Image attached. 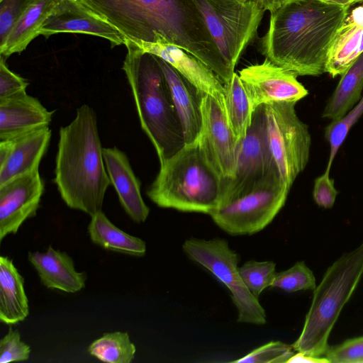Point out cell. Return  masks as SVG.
<instances>
[{
	"mask_svg": "<svg viewBox=\"0 0 363 363\" xmlns=\"http://www.w3.org/2000/svg\"><path fill=\"white\" fill-rule=\"evenodd\" d=\"M359 54L363 52V33L362 35L361 43L359 45Z\"/></svg>",
	"mask_w": 363,
	"mask_h": 363,
	"instance_id": "cell-41",
	"label": "cell"
},
{
	"mask_svg": "<svg viewBox=\"0 0 363 363\" xmlns=\"http://www.w3.org/2000/svg\"><path fill=\"white\" fill-rule=\"evenodd\" d=\"M272 287L286 292L314 290L315 278L313 272L303 261L296 262L289 269L276 274Z\"/></svg>",
	"mask_w": 363,
	"mask_h": 363,
	"instance_id": "cell-31",
	"label": "cell"
},
{
	"mask_svg": "<svg viewBox=\"0 0 363 363\" xmlns=\"http://www.w3.org/2000/svg\"><path fill=\"white\" fill-rule=\"evenodd\" d=\"M88 233L91 240L103 248L136 257L146 252L145 241L119 229L102 211L91 216Z\"/></svg>",
	"mask_w": 363,
	"mask_h": 363,
	"instance_id": "cell-26",
	"label": "cell"
},
{
	"mask_svg": "<svg viewBox=\"0 0 363 363\" xmlns=\"http://www.w3.org/2000/svg\"><path fill=\"white\" fill-rule=\"evenodd\" d=\"M168 83L172 98L180 120L185 144L196 141L202 125L201 99L203 94L182 77L174 68L157 57Z\"/></svg>",
	"mask_w": 363,
	"mask_h": 363,
	"instance_id": "cell-20",
	"label": "cell"
},
{
	"mask_svg": "<svg viewBox=\"0 0 363 363\" xmlns=\"http://www.w3.org/2000/svg\"><path fill=\"white\" fill-rule=\"evenodd\" d=\"M324 357L330 363H363V336L329 347Z\"/></svg>",
	"mask_w": 363,
	"mask_h": 363,
	"instance_id": "cell-34",
	"label": "cell"
},
{
	"mask_svg": "<svg viewBox=\"0 0 363 363\" xmlns=\"http://www.w3.org/2000/svg\"><path fill=\"white\" fill-rule=\"evenodd\" d=\"M27 0H0V45L8 37Z\"/></svg>",
	"mask_w": 363,
	"mask_h": 363,
	"instance_id": "cell-36",
	"label": "cell"
},
{
	"mask_svg": "<svg viewBox=\"0 0 363 363\" xmlns=\"http://www.w3.org/2000/svg\"><path fill=\"white\" fill-rule=\"evenodd\" d=\"M55 111L24 94L0 100V141L48 127Z\"/></svg>",
	"mask_w": 363,
	"mask_h": 363,
	"instance_id": "cell-19",
	"label": "cell"
},
{
	"mask_svg": "<svg viewBox=\"0 0 363 363\" xmlns=\"http://www.w3.org/2000/svg\"><path fill=\"white\" fill-rule=\"evenodd\" d=\"M239 274L248 291L257 298L267 288L272 286L276 276L273 261L250 260L239 267Z\"/></svg>",
	"mask_w": 363,
	"mask_h": 363,
	"instance_id": "cell-30",
	"label": "cell"
},
{
	"mask_svg": "<svg viewBox=\"0 0 363 363\" xmlns=\"http://www.w3.org/2000/svg\"><path fill=\"white\" fill-rule=\"evenodd\" d=\"M295 102L264 105L267 137L274 163L283 182L291 188L306 168L311 137L308 125L297 116Z\"/></svg>",
	"mask_w": 363,
	"mask_h": 363,
	"instance_id": "cell-9",
	"label": "cell"
},
{
	"mask_svg": "<svg viewBox=\"0 0 363 363\" xmlns=\"http://www.w3.org/2000/svg\"><path fill=\"white\" fill-rule=\"evenodd\" d=\"M349 8L323 0L291 1L270 13L260 52L297 77L321 75Z\"/></svg>",
	"mask_w": 363,
	"mask_h": 363,
	"instance_id": "cell-2",
	"label": "cell"
},
{
	"mask_svg": "<svg viewBox=\"0 0 363 363\" xmlns=\"http://www.w3.org/2000/svg\"><path fill=\"white\" fill-rule=\"evenodd\" d=\"M132 41L157 35L184 49L212 70L223 60L193 0H77Z\"/></svg>",
	"mask_w": 363,
	"mask_h": 363,
	"instance_id": "cell-1",
	"label": "cell"
},
{
	"mask_svg": "<svg viewBox=\"0 0 363 363\" xmlns=\"http://www.w3.org/2000/svg\"><path fill=\"white\" fill-rule=\"evenodd\" d=\"M126 40L133 43L143 52L165 61L200 92L213 96L224 105V84L213 70L198 58L161 35H157L153 42Z\"/></svg>",
	"mask_w": 363,
	"mask_h": 363,
	"instance_id": "cell-16",
	"label": "cell"
},
{
	"mask_svg": "<svg viewBox=\"0 0 363 363\" xmlns=\"http://www.w3.org/2000/svg\"><path fill=\"white\" fill-rule=\"evenodd\" d=\"M363 89V52L341 75L335 91L328 99L322 114L331 121L342 117L361 99Z\"/></svg>",
	"mask_w": 363,
	"mask_h": 363,
	"instance_id": "cell-25",
	"label": "cell"
},
{
	"mask_svg": "<svg viewBox=\"0 0 363 363\" xmlns=\"http://www.w3.org/2000/svg\"><path fill=\"white\" fill-rule=\"evenodd\" d=\"M28 259L40 282L48 289L76 293L85 286L86 273L77 272L72 259L65 252L49 246L45 252H28Z\"/></svg>",
	"mask_w": 363,
	"mask_h": 363,
	"instance_id": "cell-21",
	"label": "cell"
},
{
	"mask_svg": "<svg viewBox=\"0 0 363 363\" xmlns=\"http://www.w3.org/2000/svg\"><path fill=\"white\" fill-rule=\"evenodd\" d=\"M275 167L268 144L264 105H262L254 111L247 134L238 145L233 177L222 180L218 206L251 190Z\"/></svg>",
	"mask_w": 363,
	"mask_h": 363,
	"instance_id": "cell-11",
	"label": "cell"
},
{
	"mask_svg": "<svg viewBox=\"0 0 363 363\" xmlns=\"http://www.w3.org/2000/svg\"><path fill=\"white\" fill-rule=\"evenodd\" d=\"M103 148L96 113L84 104L74 120L60 129L54 180L67 206L90 216L102 211L111 184Z\"/></svg>",
	"mask_w": 363,
	"mask_h": 363,
	"instance_id": "cell-3",
	"label": "cell"
},
{
	"mask_svg": "<svg viewBox=\"0 0 363 363\" xmlns=\"http://www.w3.org/2000/svg\"><path fill=\"white\" fill-rule=\"evenodd\" d=\"M325 2L339 6H350L354 4L362 2L363 0H323Z\"/></svg>",
	"mask_w": 363,
	"mask_h": 363,
	"instance_id": "cell-40",
	"label": "cell"
},
{
	"mask_svg": "<svg viewBox=\"0 0 363 363\" xmlns=\"http://www.w3.org/2000/svg\"><path fill=\"white\" fill-rule=\"evenodd\" d=\"M259 4L266 11L273 13L287 3L294 0H257Z\"/></svg>",
	"mask_w": 363,
	"mask_h": 363,
	"instance_id": "cell-39",
	"label": "cell"
},
{
	"mask_svg": "<svg viewBox=\"0 0 363 363\" xmlns=\"http://www.w3.org/2000/svg\"><path fill=\"white\" fill-rule=\"evenodd\" d=\"M362 275L363 242L335 261L313 290L302 331L292 345L294 351L324 357L331 331Z\"/></svg>",
	"mask_w": 363,
	"mask_h": 363,
	"instance_id": "cell-6",
	"label": "cell"
},
{
	"mask_svg": "<svg viewBox=\"0 0 363 363\" xmlns=\"http://www.w3.org/2000/svg\"><path fill=\"white\" fill-rule=\"evenodd\" d=\"M362 33L363 1L347 12L335 37L326 67L332 77L341 76L359 55Z\"/></svg>",
	"mask_w": 363,
	"mask_h": 363,
	"instance_id": "cell-22",
	"label": "cell"
},
{
	"mask_svg": "<svg viewBox=\"0 0 363 363\" xmlns=\"http://www.w3.org/2000/svg\"><path fill=\"white\" fill-rule=\"evenodd\" d=\"M123 69L130 86L142 129L160 163L185 145L182 126L170 89L156 56L126 40Z\"/></svg>",
	"mask_w": 363,
	"mask_h": 363,
	"instance_id": "cell-4",
	"label": "cell"
},
{
	"mask_svg": "<svg viewBox=\"0 0 363 363\" xmlns=\"http://www.w3.org/2000/svg\"><path fill=\"white\" fill-rule=\"evenodd\" d=\"M183 250L194 262L210 271L231 292L240 323L264 325L267 315L264 308L246 288L239 274V256L221 238H190L184 241Z\"/></svg>",
	"mask_w": 363,
	"mask_h": 363,
	"instance_id": "cell-10",
	"label": "cell"
},
{
	"mask_svg": "<svg viewBox=\"0 0 363 363\" xmlns=\"http://www.w3.org/2000/svg\"><path fill=\"white\" fill-rule=\"evenodd\" d=\"M103 156L111 184L115 188L124 211L133 221L145 222L150 208L142 197L140 182L126 154L116 147H104Z\"/></svg>",
	"mask_w": 363,
	"mask_h": 363,
	"instance_id": "cell-18",
	"label": "cell"
},
{
	"mask_svg": "<svg viewBox=\"0 0 363 363\" xmlns=\"http://www.w3.org/2000/svg\"><path fill=\"white\" fill-rule=\"evenodd\" d=\"M224 87L225 111L238 145L247 134L255 110L238 74L235 72Z\"/></svg>",
	"mask_w": 363,
	"mask_h": 363,
	"instance_id": "cell-27",
	"label": "cell"
},
{
	"mask_svg": "<svg viewBox=\"0 0 363 363\" xmlns=\"http://www.w3.org/2000/svg\"><path fill=\"white\" fill-rule=\"evenodd\" d=\"M287 363H330L325 357H314L303 352L294 353Z\"/></svg>",
	"mask_w": 363,
	"mask_h": 363,
	"instance_id": "cell-38",
	"label": "cell"
},
{
	"mask_svg": "<svg viewBox=\"0 0 363 363\" xmlns=\"http://www.w3.org/2000/svg\"><path fill=\"white\" fill-rule=\"evenodd\" d=\"M135 351V346L126 332L105 333L88 347L91 355L108 363H130Z\"/></svg>",
	"mask_w": 363,
	"mask_h": 363,
	"instance_id": "cell-28",
	"label": "cell"
},
{
	"mask_svg": "<svg viewBox=\"0 0 363 363\" xmlns=\"http://www.w3.org/2000/svg\"><path fill=\"white\" fill-rule=\"evenodd\" d=\"M44 192L39 169L0 186V240L16 234L28 218L35 216Z\"/></svg>",
	"mask_w": 363,
	"mask_h": 363,
	"instance_id": "cell-15",
	"label": "cell"
},
{
	"mask_svg": "<svg viewBox=\"0 0 363 363\" xmlns=\"http://www.w3.org/2000/svg\"><path fill=\"white\" fill-rule=\"evenodd\" d=\"M27 80L11 71L7 67L5 57L0 59V100L26 94Z\"/></svg>",
	"mask_w": 363,
	"mask_h": 363,
	"instance_id": "cell-35",
	"label": "cell"
},
{
	"mask_svg": "<svg viewBox=\"0 0 363 363\" xmlns=\"http://www.w3.org/2000/svg\"><path fill=\"white\" fill-rule=\"evenodd\" d=\"M51 135V130L46 127L13 139L1 140L0 186L39 169Z\"/></svg>",
	"mask_w": 363,
	"mask_h": 363,
	"instance_id": "cell-17",
	"label": "cell"
},
{
	"mask_svg": "<svg viewBox=\"0 0 363 363\" xmlns=\"http://www.w3.org/2000/svg\"><path fill=\"white\" fill-rule=\"evenodd\" d=\"M57 0H27L15 25L0 45L1 56L6 57L24 51L38 36V32L52 11Z\"/></svg>",
	"mask_w": 363,
	"mask_h": 363,
	"instance_id": "cell-23",
	"label": "cell"
},
{
	"mask_svg": "<svg viewBox=\"0 0 363 363\" xmlns=\"http://www.w3.org/2000/svg\"><path fill=\"white\" fill-rule=\"evenodd\" d=\"M292 345L281 341H270L245 356L232 361L236 363H287L294 354Z\"/></svg>",
	"mask_w": 363,
	"mask_h": 363,
	"instance_id": "cell-32",
	"label": "cell"
},
{
	"mask_svg": "<svg viewBox=\"0 0 363 363\" xmlns=\"http://www.w3.org/2000/svg\"><path fill=\"white\" fill-rule=\"evenodd\" d=\"M290 189L275 167L251 190L219 205L209 216L230 235H252L273 220L284 206Z\"/></svg>",
	"mask_w": 363,
	"mask_h": 363,
	"instance_id": "cell-8",
	"label": "cell"
},
{
	"mask_svg": "<svg viewBox=\"0 0 363 363\" xmlns=\"http://www.w3.org/2000/svg\"><path fill=\"white\" fill-rule=\"evenodd\" d=\"M232 72L255 38L265 10L257 0H193Z\"/></svg>",
	"mask_w": 363,
	"mask_h": 363,
	"instance_id": "cell-7",
	"label": "cell"
},
{
	"mask_svg": "<svg viewBox=\"0 0 363 363\" xmlns=\"http://www.w3.org/2000/svg\"><path fill=\"white\" fill-rule=\"evenodd\" d=\"M80 33L108 40L112 47L125 44V37L109 22L77 0H57L39 29L46 38L59 33Z\"/></svg>",
	"mask_w": 363,
	"mask_h": 363,
	"instance_id": "cell-14",
	"label": "cell"
},
{
	"mask_svg": "<svg viewBox=\"0 0 363 363\" xmlns=\"http://www.w3.org/2000/svg\"><path fill=\"white\" fill-rule=\"evenodd\" d=\"M337 194L334 180L330 177V171L325 169L323 174L315 179L313 199L320 207L330 208L335 203Z\"/></svg>",
	"mask_w": 363,
	"mask_h": 363,
	"instance_id": "cell-37",
	"label": "cell"
},
{
	"mask_svg": "<svg viewBox=\"0 0 363 363\" xmlns=\"http://www.w3.org/2000/svg\"><path fill=\"white\" fill-rule=\"evenodd\" d=\"M202 125L198 140L208 163L222 180L233 177L238 143L228 123L225 106L207 94L201 99Z\"/></svg>",
	"mask_w": 363,
	"mask_h": 363,
	"instance_id": "cell-12",
	"label": "cell"
},
{
	"mask_svg": "<svg viewBox=\"0 0 363 363\" xmlns=\"http://www.w3.org/2000/svg\"><path fill=\"white\" fill-rule=\"evenodd\" d=\"M29 314L24 279L6 256L0 257V320L8 325L24 320Z\"/></svg>",
	"mask_w": 363,
	"mask_h": 363,
	"instance_id": "cell-24",
	"label": "cell"
},
{
	"mask_svg": "<svg viewBox=\"0 0 363 363\" xmlns=\"http://www.w3.org/2000/svg\"><path fill=\"white\" fill-rule=\"evenodd\" d=\"M221 192L222 179L196 140L160 162L147 195L161 208L210 215L217 208Z\"/></svg>",
	"mask_w": 363,
	"mask_h": 363,
	"instance_id": "cell-5",
	"label": "cell"
},
{
	"mask_svg": "<svg viewBox=\"0 0 363 363\" xmlns=\"http://www.w3.org/2000/svg\"><path fill=\"white\" fill-rule=\"evenodd\" d=\"M238 75L254 110L273 102L296 103L308 94L296 74L266 58L245 67Z\"/></svg>",
	"mask_w": 363,
	"mask_h": 363,
	"instance_id": "cell-13",
	"label": "cell"
},
{
	"mask_svg": "<svg viewBox=\"0 0 363 363\" xmlns=\"http://www.w3.org/2000/svg\"><path fill=\"white\" fill-rule=\"evenodd\" d=\"M363 115V96L359 101L342 117L331 121L325 128V138L330 145V153L326 170L330 168L336 155L346 139L350 128Z\"/></svg>",
	"mask_w": 363,
	"mask_h": 363,
	"instance_id": "cell-29",
	"label": "cell"
},
{
	"mask_svg": "<svg viewBox=\"0 0 363 363\" xmlns=\"http://www.w3.org/2000/svg\"><path fill=\"white\" fill-rule=\"evenodd\" d=\"M30 354V346L21 340L19 331L10 327L0 340V363L26 361Z\"/></svg>",
	"mask_w": 363,
	"mask_h": 363,
	"instance_id": "cell-33",
	"label": "cell"
}]
</instances>
